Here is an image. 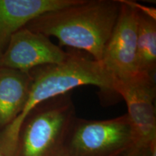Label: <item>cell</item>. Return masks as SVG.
<instances>
[{"label":"cell","mask_w":156,"mask_h":156,"mask_svg":"<svg viewBox=\"0 0 156 156\" xmlns=\"http://www.w3.org/2000/svg\"><path fill=\"white\" fill-rule=\"evenodd\" d=\"M81 0H0V56L15 33L44 13L69 7Z\"/></svg>","instance_id":"ba28073f"},{"label":"cell","mask_w":156,"mask_h":156,"mask_svg":"<svg viewBox=\"0 0 156 156\" xmlns=\"http://www.w3.org/2000/svg\"><path fill=\"white\" fill-rule=\"evenodd\" d=\"M69 52V57L63 63L41 66L29 72L31 84L24 108L0 132V152L5 156L14 155L23 122L37 105L83 85H94L104 94L117 95L114 79L101 62L77 50Z\"/></svg>","instance_id":"6da1fadb"},{"label":"cell","mask_w":156,"mask_h":156,"mask_svg":"<svg viewBox=\"0 0 156 156\" xmlns=\"http://www.w3.org/2000/svg\"><path fill=\"white\" fill-rule=\"evenodd\" d=\"M69 55L48 37L25 27L11 37L0 56V67L28 73L41 66L63 63Z\"/></svg>","instance_id":"52a82bcc"},{"label":"cell","mask_w":156,"mask_h":156,"mask_svg":"<svg viewBox=\"0 0 156 156\" xmlns=\"http://www.w3.org/2000/svg\"><path fill=\"white\" fill-rule=\"evenodd\" d=\"M151 145L148 146L140 142H135L133 145L117 156H151Z\"/></svg>","instance_id":"8fae6325"},{"label":"cell","mask_w":156,"mask_h":156,"mask_svg":"<svg viewBox=\"0 0 156 156\" xmlns=\"http://www.w3.org/2000/svg\"><path fill=\"white\" fill-rule=\"evenodd\" d=\"M136 56L140 73L155 78L156 18L155 10L138 4L136 15Z\"/></svg>","instance_id":"30bf717a"},{"label":"cell","mask_w":156,"mask_h":156,"mask_svg":"<svg viewBox=\"0 0 156 156\" xmlns=\"http://www.w3.org/2000/svg\"><path fill=\"white\" fill-rule=\"evenodd\" d=\"M151 156H156V142H153L151 145Z\"/></svg>","instance_id":"7c38bea8"},{"label":"cell","mask_w":156,"mask_h":156,"mask_svg":"<svg viewBox=\"0 0 156 156\" xmlns=\"http://www.w3.org/2000/svg\"><path fill=\"white\" fill-rule=\"evenodd\" d=\"M121 2L119 16L101 62L115 81L129 79L140 74L136 56L138 4Z\"/></svg>","instance_id":"5b68a950"},{"label":"cell","mask_w":156,"mask_h":156,"mask_svg":"<svg viewBox=\"0 0 156 156\" xmlns=\"http://www.w3.org/2000/svg\"><path fill=\"white\" fill-rule=\"evenodd\" d=\"M75 118L69 93L37 105L23 122L13 156H64L66 139Z\"/></svg>","instance_id":"3957f363"},{"label":"cell","mask_w":156,"mask_h":156,"mask_svg":"<svg viewBox=\"0 0 156 156\" xmlns=\"http://www.w3.org/2000/svg\"><path fill=\"white\" fill-rule=\"evenodd\" d=\"M121 0H81L79 3L44 13L26 28L50 38L58 46L87 52L101 62L119 16Z\"/></svg>","instance_id":"7a4b0ae2"},{"label":"cell","mask_w":156,"mask_h":156,"mask_svg":"<svg viewBox=\"0 0 156 156\" xmlns=\"http://www.w3.org/2000/svg\"><path fill=\"white\" fill-rule=\"evenodd\" d=\"M30 84L29 73L0 67V129L10 124L22 112Z\"/></svg>","instance_id":"9c48e42d"},{"label":"cell","mask_w":156,"mask_h":156,"mask_svg":"<svg viewBox=\"0 0 156 156\" xmlns=\"http://www.w3.org/2000/svg\"><path fill=\"white\" fill-rule=\"evenodd\" d=\"M115 90L126 103L136 142L151 146L156 142L155 78L140 73L115 81Z\"/></svg>","instance_id":"8992f818"},{"label":"cell","mask_w":156,"mask_h":156,"mask_svg":"<svg viewBox=\"0 0 156 156\" xmlns=\"http://www.w3.org/2000/svg\"><path fill=\"white\" fill-rule=\"evenodd\" d=\"M0 156H5V155H4V154L3 153H1V152H0Z\"/></svg>","instance_id":"4fadbf2b"},{"label":"cell","mask_w":156,"mask_h":156,"mask_svg":"<svg viewBox=\"0 0 156 156\" xmlns=\"http://www.w3.org/2000/svg\"><path fill=\"white\" fill-rule=\"evenodd\" d=\"M136 142L127 114L107 120L76 118L64 147V156H117Z\"/></svg>","instance_id":"277c9868"}]
</instances>
